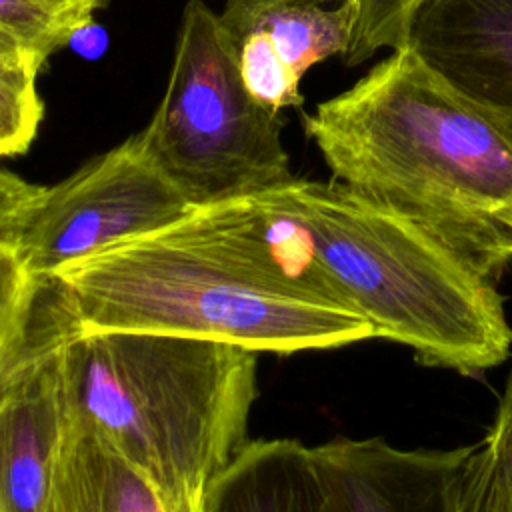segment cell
Wrapping results in <instances>:
<instances>
[{
    "instance_id": "obj_13",
    "label": "cell",
    "mask_w": 512,
    "mask_h": 512,
    "mask_svg": "<svg viewBox=\"0 0 512 512\" xmlns=\"http://www.w3.org/2000/svg\"><path fill=\"white\" fill-rule=\"evenodd\" d=\"M102 0H0V54L44 64L92 24Z\"/></svg>"
},
{
    "instance_id": "obj_16",
    "label": "cell",
    "mask_w": 512,
    "mask_h": 512,
    "mask_svg": "<svg viewBox=\"0 0 512 512\" xmlns=\"http://www.w3.org/2000/svg\"><path fill=\"white\" fill-rule=\"evenodd\" d=\"M44 280L34 276L14 244L0 236V376L32 334Z\"/></svg>"
},
{
    "instance_id": "obj_15",
    "label": "cell",
    "mask_w": 512,
    "mask_h": 512,
    "mask_svg": "<svg viewBox=\"0 0 512 512\" xmlns=\"http://www.w3.org/2000/svg\"><path fill=\"white\" fill-rule=\"evenodd\" d=\"M44 64L0 54V158L30 150L44 118L38 74Z\"/></svg>"
},
{
    "instance_id": "obj_11",
    "label": "cell",
    "mask_w": 512,
    "mask_h": 512,
    "mask_svg": "<svg viewBox=\"0 0 512 512\" xmlns=\"http://www.w3.org/2000/svg\"><path fill=\"white\" fill-rule=\"evenodd\" d=\"M202 512H328L312 452L298 440L246 442L210 482Z\"/></svg>"
},
{
    "instance_id": "obj_2",
    "label": "cell",
    "mask_w": 512,
    "mask_h": 512,
    "mask_svg": "<svg viewBox=\"0 0 512 512\" xmlns=\"http://www.w3.org/2000/svg\"><path fill=\"white\" fill-rule=\"evenodd\" d=\"M256 352L134 330H82L62 358L66 412L140 468L170 512H202L210 482L246 444Z\"/></svg>"
},
{
    "instance_id": "obj_12",
    "label": "cell",
    "mask_w": 512,
    "mask_h": 512,
    "mask_svg": "<svg viewBox=\"0 0 512 512\" xmlns=\"http://www.w3.org/2000/svg\"><path fill=\"white\" fill-rule=\"evenodd\" d=\"M228 36L260 34L300 78L318 62L344 54L350 18L342 4L304 0H226L218 14Z\"/></svg>"
},
{
    "instance_id": "obj_1",
    "label": "cell",
    "mask_w": 512,
    "mask_h": 512,
    "mask_svg": "<svg viewBox=\"0 0 512 512\" xmlns=\"http://www.w3.org/2000/svg\"><path fill=\"white\" fill-rule=\"evenodd\" d=\"M332 178L498 282L512 260V136L402 44L302 116Z\"/></svg>"
},
{
    "instance_id": "obj_7",
    "label": "cell",
    "mask_w": 512,
    "mask_h": 512,
    "mask_svg": "<svg viewBox=\"0 0 512 512\" xmlns=\"http://www.w3.org/2000/svg\"><path fill=\"white\" fill-rule=\"evenodd\" d=\"M76 326L64 286L46 278L32 334L0 376V512H44L66 428L64 344Z\"/></svg>"
},
{
    "instance_id": "obj_8",
    "label": "cell",
    "mask_w": 512,
    "mask_h": 512,
    "mask_svg": "<svg viewBox=\"0 0 512 512\" xmlns=\"http://www.w3.org/2000/svg\"><path fill=\"white\" fill-rule=\"evenodd\" d=\"M476 444L396 448L382 438H336L310 448L328 512H462Z\"/></svg>"
},
{
    "instance_id": "obj_10",
    "label": "cell",
    "mask_w": 512,
    "mask_h": 512,
    "mask_svg": "<svg viewBox=\"0 0 512 512\" xmlns=\"http://www.w3.org/2000/svg\"><path fill=\"white\" fill-rule=\"evenodd\" d=\"M68 414V412H66ZM44 512H170L154 482L90 422L68 414Z\"/></svg>"
},
{
    "instance_id": "obj_9",
    "label": "cell",
    "mask_w": 512,
    "mask_h": 512,
    "mask_svg": "<svg viewBox=\"0 0 512 512\" xmlns=\"http://www.w3.org/2000/svg\"><path fill=\"white\" fill-rule=\"evenodd\" d=\"M406 44L512 136V0H422Z\"/></svg>"
},
{
    "instance_id": "obj_17",
    "label": "cell",
    "mask_w": 512,
    "mask_h": 512,
    "mask_svg": "<svg viewBox=\"0 0 512 512\" xmlns=\"http://www.w3.org/2000/svg\"><path fill=\"white\" fill-rule=\"evenodd\" d=\"M326 6L336 0H304ZM350 18V42L342 60L360 64L378 50H394L408 40L410 20L422 0H338Z\"/></svg>"
},
{
    "instance_id": "obj_18",
    "label": "cell",
    "mask_w": 512,
    "mask_h": 512,
    "mask_svg": "<svg viewBox=\"0 0 512 512\" xmlns=\"http://www.w3.org/2000/svg\"><path fill=\"white\" fill-rule=\"evenodd\" d=\"M44 186L30 184L10 172L0 170V236L6 234L22 214L36 202Z\"/></svg>"
},
{
    "instance_id": "obj_3",
    "label": "cell",
    "mask_w": 512,
    "mask_h": 512,
    "mask_svg": "<svg viewBox=\"0 0 512 512\" xmlns=\"http://www.w3.org/2000/svg\"><path fill=\"white\" fill-rule=\"evenodd\" d=\"M302 226L340 308L418 364L474 376L512 350L496 280L458 250L338 180L292 178L270 188Z\"/></svg>"
},
{
    "instance_id": "obj_6",
    "label": "cell",
    "mask_w": 512,
    "mask_h": 512,
    "mask_svg": "<svg viewBox=\"0 0 512 512\" xmlns=\"http://www.w3.org/2000/svg\"><path fill=\"white\" fill-rule=\"evenodd\" d=\"M194 206L148 160L138 136L94 156L36 202L2 236L38 278L184 220Z\"/></svg>"
},
{
    "instance_id": "obj_4",
    "label": "cell",
    "mask_w": 512,
    "mask_h": 512,
    "mask_svg": "<svg viewBox=\"0 0 512 512\" xmlns=\"http://www.w3.org/2000/svg\"><path fill=\"white\" fill-rule=\"evenodd\" d=\"M52 278L64 286L82 330L160 332L278 354L376 338L362 316L268 284L184 220L88 256Z\"/></svg>"
},
{
    "instance_id": "obj_14",
    "label": "cell",
    "mask_w": 512,
    "mask_h": 512,
    "mask_svg": "<svg viewBox=\"0 0 512 512\" xmlns=\"http://www.w3.org/2000/svg\"><path fill=\"white\" fill-rule=\"evenodd\" d=\"M462 512H512V370L494 422L470 456Z\"/></svg>"
},
{
    "instance_id": "obj_5",
    "label": "cell",
    "mask_w": 512,
    "mask_h": 512,
    "mask_svg": "<svg viewBox=\"0 0 512 512\" xmlns=\"http://www.w3.org/2000/svg\"><path fill=\"white\" fill-rule=\"evenodd\" d=\"M284 120L244 88L234 44L204 0H188L164 94L136 132L148 160L194 206L292 180Z\"/></svg>"
}]
</instances>
